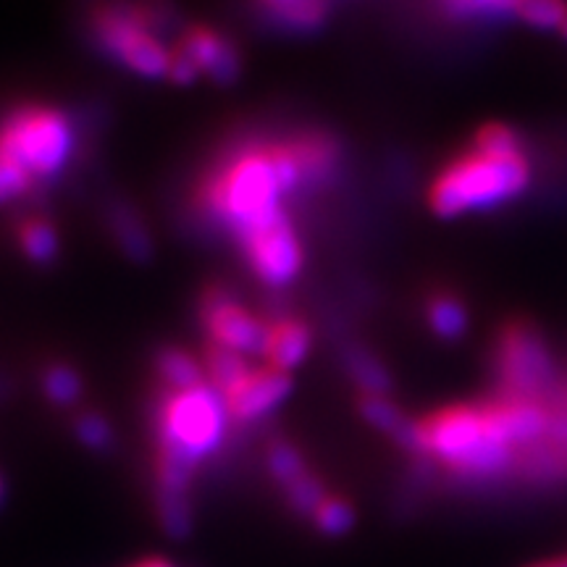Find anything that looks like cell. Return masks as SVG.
I'll return each instance as SVG.
<instances>
[{
    "instance_id": "cb8c5ba5",
    "label": "cell",
    "mask_w": 567,
    "mask_h": 567,
    "mask_svg": "<svg viewBox=\"0 0 567 567\" xmlns=\"http://www.w3.org/2000/svg\"><path fill=\"white\" fill-rule=\"evenodd\" d=\"M513 13L538 30H559L567 17L565 0H513Z\"/></svg>"
},
{
    "instance_id": "4dcf8cb0",
    "label": "cell",
    "mask_w": 567,
    "mask_h": 567,
    "mask_svg": "<svg viewBox=\"0 0 567 567\" xmlns=\"http://www.w3.org/2000/svg\"><path fill=\"white\" fill-rule=\"evenodd\" d=\"M197 76H200V69L195 66V61L189 59V55L184 53L182 48H176V51H172V66H168V80L176 82V84H189V82H195Z\"/></svg>"
},
{
    "instance_id": "484cf974",
    "label": "cell",
    "mask_w": 567,
    "mask_h": 567,
    "mask_svg": "<svg viewBox=\"0 0 567 567\" xmlns=\"http://www.w3.org/2000/svg\"><path fill=\"white\" fill-rule=\"evenodd\" d=\"M284 496H287V502L292 505L297 515L313 517L318 507L326 502V488L313 473H305V476L292 481L289 486H284Z\"/></svg>"
},
{
    "instance_id": "d4e9b609",
    "label": "cell",
    "mask_w": 567,
    "mask_h": 567,
    "mask_svg": "<svg viewBox=\"0 0 567 567\" xmlns=\"http://www.w3.org/2000/svg\"><path fill=\"white\" fill-rule=\"evenodd\" d=\"M268 471H271V476L276 484H279L281 488L289 486L292 481H297L300 476H305L308 473V467H305V460L300 452L295 450L292 444L287 442H274L271 446H268Z\"/></svg>"
},
{
    "instance_id": "ba28073f",
    "label": "cell",
    "mask_w": 567,
    "mask_h": 567,
    "mask_svg": "<svg viewBox=\"0 0 567 567\" xmlns=\"http://www.w3.org/2000/svg\"><path fill=\"white\" fill-rule=\"evenodd\" d=\"M496 368L509 392L526 396L542 392L555 375L549 347L528 323H509L496 344Z\"/></svg>"
},
{
    "instance_id": "277c9868",
    "label": "cell",
    "mask_w": 567,
    "mask_h": 567,
    "mask_svg": "<svg viewBox=\"0 0 567 567\" xmlns=\"http://www.w3.org/2000/svg\"><path fill=\"white\" fill-rule=\"evenodd\" d=\"M284 195L287 193L276 174L271 145L239 151L210 176L203 189L205 208L218 221L231 226L234 234L281 208Z\"/></svg>"
},
{
    "instance_id": "9a60e30c",
    "label": "cell",
    "mask_w": 567,
    "mask_h": 567,
    "mask_svg": "<svg viewBox=\"0 0 567 567\" xmlns=\"http://www.w3.org/2000/svg\"><path fill=\"white\" fill-rule=\"evenodd\" d=\"M105 218H109V229L113 234V239L122 247L126 258L134 260V264H147L153 255V243L145 221L140 218V213L134 210L130 203L113 200L109 205Z\"/></svg>"
},
{
    "instance_id": "1f68e13d",
    "label": "cell",
    "mask_w": 567,
    "mask_h": 567,
    "mask_svg": "<svg viewBox=\"0 0 567 567\" xmlns=\"http://www.w3.org/2000/svg\"><path fill=\"white\" fill-rule=\"evenodd\" d=\"M551 436L557 439V442H565L567 444V417H559V421L551 423Z\"/></svg>"
},
{
    "instance_id": "ffe728a7",
    "label": "cell",
    "mask_w": 567,
    "mask_h": 567,
    "mask_svg": "<svg viewBox=\"0 0 567 567\" xmlns=\"http://www.w3.org/2000/svg\"><path fill=\"white\" fill-rule=\"evenodd\" d=\"M17 239L21 252L27 255V260H32L34 266H51L59 258L61 239L55 226L42 216H30L21 221L17 229Z\"/></svg>"
},
{
    "instance_id": "8d00e7d4",
    "label": "cell",
    "mask_w": 567,
    "mask_h": 567,
    "mask_svg": "<svg viewBox=\"0 0 567 567\" xmlns=\"http://www.w3.org/2000/svg\"><path fill=\"white\" fill-rule=\"evenodd\" d=\"M264 3H274V0H264Z\"/></svg>"
},
{
    "instance_id": "d6986e66",
    "label": "cell",
    "mask_w": 567,
    "mask_h": 567,
    "mask_svg": "<svg viewBox=\"0 0 567 567\" xmlns=\"http://www.w3.org/2000/svg\"><path fill=\"white\" fill-rule=\"evenodd\" d=\"M155 371L166 381L168 392H187V389L208 384L205 368L197 363L193 354H187L179 347H163L155 354Z\"/></svg>"
},
{
    "instance_id": "5b68a950",
    "label": "cell",
    "mask_w": 567,
    "mask_h": 567,
    "mask_svg": "<svg viewBox=\"0 0 567 567\" xmlns=\"http://www.w3.org/2000/svg\"><path fill=\"white\" fill-rule=\"evenodd\" d=\"M74 151V130L61 111L24 105L0 124V155L17 161L32 179H48L66 166Z\"/></svg>"
},
{
    "instance_id": "2e32d148",
    "label": "cell",
    "mask_w": 567,
    "mask_h": 567,
    "mask_svg": "<svg viewBox=\"0 0 567 567\" xmlns=\"http://www.w3.org/2000/svg\"><path fill=\"white\" fill-rule=\"evenodd\" d=\"M292 151L300 161L302 184L329 179L337 168L339 147L329 134H302V137L292 140Z\"/></svg>"
},
{
    "instance_id": "3957f363",
    "label": "cell",
    "mask_w": 567,
    "mask_h": 567,
    "mask_svg": "<svg viewBox=\"0 0 567 567\" xmlns=\"http://www.w3.org/2000/svg\"><path fill=\"white\" fill-rule=\"evenodd\" d=\"M425 455L465 476H496L509 465L513 446L502 439L492 413L481 408H446L421 423Z\"/></svg>"
},
{
    "instance_id": "7a4b0ae2",
    "label": "cell",
    "mask_w": 567,
    "mask_h": 567,
    "mask_svg": "<svg viewBox=\"0 0 567 567\" xmlns=\"http://www.w3.org/2000/svg\"><path fill=\"white\" fill-rule=\"evenodd\" d=\"M229 421L224 394L210 384L168 392L155 413L158 457L197 471V465L224 444Z\"/></svg>"
},
{
    "instance_id": "603a6c76",
    "label": "cell",
    "mask_w": 567,
    "mask_h": 567,
    "mask_svg": "<svg viewBox=\"0 0 567 567\" xmlns=\"http://www.w3.org/2000/svg\"><path fill=\"white\" fill-rule=\"evenodd\" d=\"M42 389H45V396L55 408H69L80 400L82 379L74 368L59 363L48 368L45 375H42Z\"/></svg>"
},
{
    "instance_id": "6da1fadb",
    "label": "cell",
    "mask_w": 567,
    "mask_h": 567,
    "mask_svg": "<svg viewBox=\"0 0 567 567\" xmlns=\"http://www.w3.org/2000/svg\"><path fill=\"white\" fill-rule=\"evenodd\" d=\"M526 155H488L473 151L442 168L431 184L429 205L436 216L455 218L471 210H492L515 200L528 187Z\"/></svg>"
},
{
    "instance_id": "8fae6325",
    "label": "cell",
    "mask_w": 567,
    "mask_h": 567,
    "mask_svg": "<svg viewBox=\"0 0 567 567\" xmlns=\"http://www.w3.org/2000/svg\"><path fill=\"white\" fill-rule=\"evenodd\" d=\"M179 48L195 61L200 74H208L216 84H234L243 74V59L237 48L208 27H193L184 34Z\"/></svg>"
},
{
    "instance_id": "d6a6232c",
    "label": "cell",
    "mask_w": 567,
    "mask_h": 567,
    "mask_svg": "<svg viewBox=\"0 0 567 567\" xmlns=\"http://www.w3.org/2000/svg\"><path fill=\"white\" fill-rule=\"evenodd\" d=\"M137 567H174V565L166 563V559H147V563H142Z\"/></svg>"
},
{
    "instance_id": "83f0119b",
    "label": "cell",
    "mask_w": 567,
    "mask_h": 567,
    "mask_svg": "<svg viewBox=\"0 0 567 567\" xmlns=\"http://www.w3.org/2000/svg\"><path fill=\"white\" fill-rule=\"evenodd\" d=\"M476 151L488 155H520V137L505 124H486L476 132Z\"/></svg>"
},
{
    "instance_id": "9c48e42d",
    "label": "cell",
    "mask_w": 567,
    "mask_h": 567,
    "mask_svg": "<svg viewBox=\"0 0 567 567\" xmlns=\"http://www.w3.org/2000/svg\"><path fill=\"white\" fill-rule=\"evenodd\" d=\"M200 313L205 329L210 334V342L229 347V350L247 354V358L250 354H260L264 358L268 326L258 321L243 305L234 302L231 295H226L224 289L213 287L203 297Z\"/></svg>"
},
{
    "instance_id": "30bf717a",
    "label": "cell",
    "mask_w": 567,
    "mask_h": 567,
    "mask_svg": "<svg viewBox=\"0 0 567 567\" xmlns=\"http://www.w3.org/2000/svg\"><path fill=\"white\" fill-rule=\"evenodd\" d=\"M292 379L289 373L276 368H252V373L224 396L234 421H258L281 405L292 394Z\"/></svg>"
},
{
    "instance_id": "d590c367",
    "label": "cell",
    "mask_w": 567,
    "mask_h": 567,
    "mask_svg": "<svg viewBox=\"0 0 567 567\" xmlns=\"http://www.w3.org/2000/svg\"><path fill=\"white\" fill-rule=\"evenodd\" d=\"M0 496H3V484H0Z\"/></svg>"
},
{
    "instance_id": "7402d4cb",
    "label": "cell",
    "mask_w": 567,
    "mask_h": 567,
    "mask_svg": "<svg viewBox=\"0 0 567 567\" xmlns=\"http://www.w3.org/2000/svg\"><path fill=\"white\" fill-rule=\"evenodd\" d=\"M425 318L434 329L436 337L442 339H460L467 329V310L455 295H436L425 305Z\"/></svg>"
},
{
    "instance_id": "44dd1931",
    "label": "cell",
    "mask_w": 567,
    "mask_h": 567,
    "mask_svg": "<svg viewBox=\"0 0 567 567\" xmlns=\"http://www.w3.org/2000/svg\"><path fill=\"white\" fill-rule=\"evenodd\" d=\"M344 365L354 384L363 389V394L386 396L389 389H392V375L381 365V360L373 352L363 350V347H350L344 352Z\"/></svg>"
},
{
    "instance_id": "e0dca14e",
    "label": "cell",
    "mask_w": 567,
    "mask_h": 567,
    "mask_svg": "<svg viewBox=\"0 0 567 567\" xmlns=\"http://www.w3.org/2000/svg\"><path fill=\"white\" fill-rule=\"evenodd\" d=\"M205 375H208V384L213 389H218L224 396L237 389L247 375L252 373L250 363H247V354H239L229 350V347H221L216 342L208 344L205 350Z\"/></svg>"
},
{
    "instance_id": "836d02e7",
    "label": "cell",
    "mask_w": 567,
    "mask_h": 567,
    "mask_svg": "<svg viewBox=\"0 0 567 567\" xmlns=\"http://www.w3.org/2000/svg\"><path fill=\"white\" fill-rule=\"evenodd\" d=\"M559 32H563V34H565V38H567V17H565V21H563V24H559Z\"/></svg>"
},
{
    "instance_id": "7c38bea8",
    "label": "cell",
    "mask_w": 567,
    "mask_h": 567,
    "mask_svg": "<svg viewBox=\"0 0 567 567\" xmlns=\"http://www.w3.org/2000/svg\"><path fill=\"white\" fill-rule=\"evenodd\" d=\"M310 344H313V334H310L308 323L297 321V318H281L268 326L264 358L276 371L289 373L305 363Z\"/></svg>"
},
{
    "instance_id": "52a82bcc",
    "label": "cell",
    "mask_w": 567,
    "mask_h": 567,
    "mask_svg": "<svg viewBox=\"0 0 567 567\" xmlns=\"http://www.w3.org/2000/svg\"><path fill=\"white\" fill-rule=\"evenodd\" d=\"M239 245L252 274L268 287H287L302 268V245L287 210L276 208L268 216L237 231Z\"/></svg>"
},
{
    "instance_id": "4316f807",
    "label": "cell",
    "mask_w": 567,
    "mask_h": 567,
    "mask_svg": "<svg viewBox=\"0 0 567 567\" xmlns=\"http://www.w3.org/2000/svg\"><path fill=\"white\" fill-rule=\"evenodd\" d=\"M316 528L321 530L323 536H344L350 534L354 526V509L350 502L337 499V496H326V502L318 507V513L313 515Z\"/></svg>"
},
{
    "instance_id": "4fadbf2b",
    "label": "cell",
    "mask_w": 567,
    "mask_h": 567,
    "mask_svg": "<svg viewBox=\"0 0 567 567\" xmlns=\"http://www.w3.org/2000/svg\"><path fill=\"white\" fill-rule=\"evenodd\" d=\"M360 415H363L373 429L384 431V434L392 436L396 444L405 446L408 452H413V455H425L421 423L402 415V410L396 408L389 396L363 394V400H360Z\"/></svg>"
},
{
    "instance_id": "e575fe53",
    "label": "cell",
    "mask_w": 567,
    "mask_h": 567,
    "mask_svg": "<svg viewBox=\"0 0 567 567\" xmlns=\"http://www.w3.org/2000/svg\"><path fill=\"white\" fill-rule=\"evenodd\" d=\"M544 567H567V563H555V565H544Z\"/></svg>"
},
{
    "instance_id": "f546056e",
    "label": "cell",
    "mask_w": 567,
    "mask_h": 567,
    "mask_svg": "<svg viewBox=\"0 0 567 567\" xmlns=\"http://www.w3.org/2000/svg\"><path fill=\"white\" fill-rule=\"evenodd\" d=\"M32 176L27 168H21L17 161L0 155V203L17 200L32 187Z\"/></svg>"
},
{
    "instance_id": "ac0fdd59",
    "label": "cell",
    "mask_w": 567,
    "mask_h": 567,
    "mask_svg": "<svg viewBox=\"0 0 567 567\" xmlns=\"http://www.w3.org/2000/svg\"><path fill=\"white\" fill-rule=\"evenodd\" d=\"M266 6L276 24L297 34L321 30L329 19V0H274Z\"/></svg>"
},
{
    "instance_id": "8992f818",
    "label": "cell",
    "mask_w": 567,
    "mask_h": 567,
    "mask_svg": "<svg viewBox=\"0 0 567 567\" xmlns=\"http://www.w3.org/2000/svg\"><path fill=\"white\" fill-rule=\"evenodd\" d=\"M161 13L140 3H111L95 11L92 32L105 53L145 80H163L172 66V51L163 45L155 21Z\"/></svg>"
},
{
    "instance_id": "f1b7e54d",
    "label": "cell",
    "mask_w": 567,
    "mask_h": 567,
    "mask_svg": "<svg viewBox=\"0 0 567 567\" xmlns=\"http://www.w3.org/2000/svg\"><path fill=\"white\" fill-rule=\"evenodd\" d=\"M74 434L92 452H105L113 442V431L109 421L97 413H84L76 417Z\"/></svg>"
},
{
    "instance_id": "5bb4252c",
    "label": "cell",
    "mask_w": 567,
    "mask_h": 567,
    "mask_svg": "<svg viewBox=\"0 0 567 567\" xmlns=\"http://www.w3.org/2000/svg\"><path fill=\"white\" fill-rule=\"evenodd\" d=\"M488 413H492L496 429H499L502 439L509 446L536 442V439H542L551 429L549 415L536 402L513 400L505 402V405L488 408Z\"/></svg>"
}]
</instances>
